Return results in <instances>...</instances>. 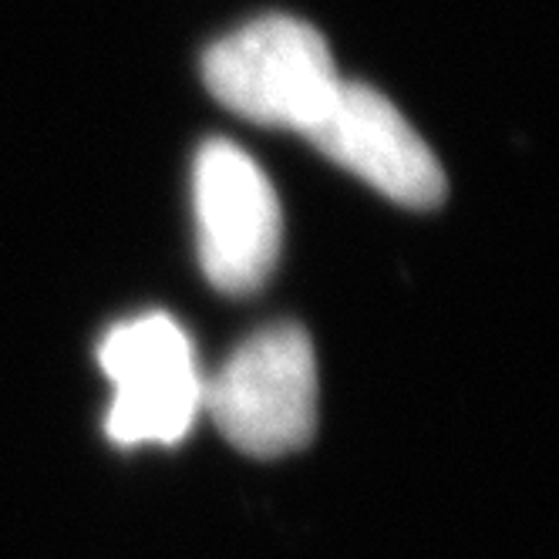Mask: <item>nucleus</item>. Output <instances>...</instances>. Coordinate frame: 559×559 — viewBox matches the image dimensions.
Returning <instances> with one entry per match:
<instances>
[{
	"instance_id": "obj_3",
	"label": "nucleus",
	"mask_w": 559,
	"mask_h": 559,
	"mask_svg": "<svg viewBox=\"0 0 559 559\" xmlns=\"http://www.w3.org/2000/svg\"><path fill=\"white\" fill-rule=\"evenodd\" d=\"M98 365L115 384L105 431L115 445H176L203 412V374L186 331L166 313L118 324L98 347Z\"/></svg>"
},
{
	"instance_id": "obj_4",
	"label": "nucleus",
	"mask_w": 559,
	"mask_h": 559,
	"mask_svg": "<svg viewBox=\"0 0 559 559\" xmlns=\"http://www.w3.org/2000/svg\"><path fill=\"white\" fill-rule=\"evenodd\" d=\"M199 263L226 297L257 294L280 257L284 216L253 158L223 139L199 148L192 166Z\"/></svg>"
},
{
	"instance_id": "obj_1",
	"label": "nucleus",
	"mask_w": 559,
	"mask_h": 559,
	"mask_svg": "<svg viewBox=\"0 0 559 559\" xmlns=\"http://www.w3.org/2000/svg\"><path fill=\"white\" fill-rule=\"evenodd\" d=\"M206 88L239 118L300 135L328 111L344 78L324 34L287 14H270L216 41L203 58Z\"/></svg>"
},
{
	"instance_id": "obj_5",
	"label": "nucleus",
	"mask_w": 559,
	"mask_h": 559,
	"mask_svg": "<svg viewBox=\"0 0 559 559\" xmlns=\"http://www.w3.org/2000/svg\"><path fill=\"white\" fill-rule=\"evenodd\" d=\"M304 139L408 210H431L445 199V173L435 152L371 85L341 82L334 102Z\"/></svg>"
},
{
	"instance_id": "obj_2",
	"label": "nucleus",
	"mask_w": 559,
	"mask_h": 559,
	"mask_svg": "<svg viewBox=\"0 0 559 559\" xmlns=\"http://www.w3.org/2000/svg\"><path fill=\"white\" fill-rule=\"evenodd\" d=\"M203 408L243 455L300 452L317 431V354L307 331L273 324L247 337L203 381Z\"/></svg>"
}]
</instances>
